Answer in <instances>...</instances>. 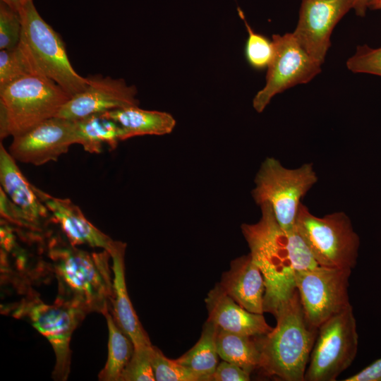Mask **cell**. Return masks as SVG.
<instances>
[{"label": "cell", "instance_id": "1", "mask_svg": "<svg viewBox=\"0 0 381 381\" xmlns=\"http://www.w3.org/2000/svg\"><path fill=\"white\" fill-rule=\"evenodd\" d=\"M260 207V220L255 224H243L241 228L252 259L264 278V313L275 316L296 289V272L320 265L296 226L284 230L269 204Z\"/></svg>", "mask_w": 381, "mask_h": 381}, {"label": "cell", "instance_id": "2", "mask_svg": "<svg viewBox=\"0 0 381 381\" xmlns=\"http://www.w3.org/2000/svg\"><path fill=\"white\" fill-rule=\"evenodd\" d=\"M277 325L255 337L260 351L258 369L263 375L284 381H304L318 334L306 321L297 289L279 308Z\"/></svg>", "mask_w": 381, "mask_h": 381}, {"label": "cell", "instance_id": "3", "mask_svg": "<svg viewBox=\"0 0 381 381\" xmlns=\"http://www.w3.org/2000/svg\"><path fill=\"white\" fill-rule=\"evenodd\" d=\"M49 257L58 283L59 298L86 313H102L111 306L113 271L107 250L89 253L72 245L53 246Z\"/></svg>", "mask_w": 381, "mask_h": 381}, {"label": "cell", "instance_id": "4", "mask_svg": "<svg viewBox=\"0 0 381 381\" xmlns=\"http://www.w3.org/2000/svg\"><path fill=\"white\" fill-rule=\"evenodd\" d=\"M19 13L22 32L18 47L30 74L52 80L71 97L83 91L88 78L73 68L61 37L41 17L33 0Z\"/></svg>", "mask_w": 381, "mask_h": 381}, {"label": "cell", "instance_id": "5", "mask_svg": "<svg viewBox=\"0 0 381 381\" xmlns=\"http://www.w3.org/2000/svg\"><path fill=\"white\" fill-rule=\"evenodd\" d=\"M52 80L28 75L0 90V138L22 134L56 116L71 98Z\"/></svg>", "mask_w": 381, "mask_h": 381}, {"label": "cell", "instance_id": "6", "mask_svg": "<svg viewBox=\"0 0 381 381\" xmlns=\"http://www.w3.org/2000/svg\"><path fill=\"white\" fill-rule=\"evenodd\" d=\"M7 311L16 318L29 322L48 340L56 358L53 378L66 380L71 369V337L87 313L59 298L48 304L36 295L23 298Z\"/></svg>", "mask_w": 381, "mask_h": 381}, {"label": "cell", "instance_id": "7", "mask_svg": "<svg viewBox=\"0 0 381 381\" xmlns=\"http://www.w3.org/2000/svg\"><path fill=\"white\" fill-rule=\"evenodd\" d=\"M317 181L311 163L288 169L267 157L255 176L252 196L258 205L269 204L280 226L288 231L296 226L301 199Z\"/></svg>", "mask_w": 381, "mask_h": 381}, {"label": "cell", "instance_id": "8", "mask_svg": "<svg viewBox=\"0 0 381 381\" xmlns=\"http://www.w3.org/2000/svg\"><path fill=\"white\" fill-rule=\"evenodd\" d=\"M296 226L320 265L351 270L355 267L360 238L344 212L319 217L301 203Z\"/></svg>", "mask_w": 381, "mask_h": 381}, {"label": "cell", "instance_id": "9", "mask_svg": "<svg viewBox=\"0 0 381 381\" xmlns=\"http://www.w3.org/2000/svg\"><path fill=\"white\" fill-rule=\"evenodd\" d=\"M358 335L351 305L318 328L304 381H334L353 362Z\"/></svg>", "mask_w": 381, "mask_h": 381}, {"label": "cell", "instance_id": "10", "mask_svg": "<svg viewBox=\"0 0 381 381\" xmlns=\"http://www.w3.org/2000/svg\"><path fill=\"white\" fill-rule=\"evenodd\" d=\"M351 269L322 265L296 274V286L307 322L314 328L349 305Z\"/></svg>", "mask_w": 381, "mask_h": 381}, {"label": "cell", "instance_id": "11", "mask_svg": "<svg viewBox=\"0 0 381 381\" xmlns=\"http://www.w3.org/2000/svg\"><path fill=\"white\" fill-rule=\"evenodd\" d=\"M272 40L274 55L267 67L266 83L253 99V107L259 113L275 95L295 85L309 83L322 71V65L308 54L292 32L274 34Z\"/></svg>", "mask_w": 381, "mask_h": 381}, {"label": "cell", "instance_id": "12", "mask_svg": "<svg viewBox=\"0 0 381 381\" xmlns=\"http://www.w3.org/2000/svg\"><path fill=\"white\" fill-rule=\"evenodd\" d=\"M73 144L75 121L54 116L13 137L8 152L16 161L40 166L56 161Z\"/></svg>", "mask_w": 381, "mask_h": 381}, {"label": "cell", "instance_id": "13", "mask_svg": "<svg viewBox=\"0 0 381 381\" xmlns=\"http://www.w3.org/2000/svg\"><path fill=\"white\" fill-rule=\"evenodd\" d=\"M356 0H302L292 32L301 47L322 65L330 47L332 31Z\"/></svg>", "mask_w": 381, "mask_h": 381}, {"label": "cell", "instance_id": "14", "mask_svg": "<svg viewBox=\"0 0 381 381\" xmlns=\"http://www.w3.org/2000/svg\"><path fill=\"white\" fill-rule=\"evenodd\" d=\"M86 88L72 96L61 108L56 117L76 121L93 114L131 106H138L137 90L121 78L109 76L87 77Z\"/></svg>", "mask_w": 381, "mask_h": 381}, {"label": "cell", "instance_id": "15", "mask_svg": "<svg viewBox=\"0 0 381 381\" xmlns=\"http://www.w3.org/2000/svg\"><path fill=\"white\" fill-rule=\"evenodd\" d=\"M33 187L72 246L87 245L109 251L114 241L90 223L70 199L55 198Z\"/></svg>", "mask_w": 381, "mask_h": 381}, {"label": "cell", "instance_id": "16", "mask_svg": "<svg viewBox=\"0 0 381 381\" xmlns=\"http://www.w3.org/2000/svg\"><path fill=\"white\" fill-rule=\"evenodd\" d=\"M126 248L125 243L114 241L109 251L113 271L111 310L116 324L131 339L134 348L151 346L150 338L143 327L128 296L125 279Z\"/></svg>", "mask_w": 381, "mask_h": 381}, {"label": "cell", "instance_id": "17", "mask_svg": "<svg viewBox=\"0 0 381 381\" xmlns=\"http://www.w3.org/2000/svg\"><path fill=\"white\" fill-rule=\"evenodd\" d=\"M218 285L246 310L264 313L265 281L250 253L233 260Z\"/></svg>", "mask_w": 381, "mask_h": 381}, {"label": "cell", "instance_id": "18", "mask_svg": "<svg viewBox=\"0 0 381 381\" xmlns=\"http://www.w3.org/2000/svg\"><path fill=\"white\" fill-rule=\"evenodd\" d=\"M208 320L226 331L257 337L269 333L273 327L267 324L263 314L249 312L226 295L218 284L205 298Z\"/></svg>", "mask_w": 381, "mask_h": 381}, {"label": "cell", "instance_id": "19", "mask_svg": "<svg viewBox=\"0 0 381 381\" xmlns=\"http://www.w3.org/2000/svg\"><path fill=\"white\" fill-rule=\"evenodd\" d=\"M1 188L26 216L35 231L41 229L42 222L49 216V210L37 195L33 185L23 175L16 160L1 143Z\"/></svg>", "mask_w": 381, "mask_h": 381}, {"label": "cell", "instance_id": "20", "mask_svg": "<svg viewBox=\"0 0 381 381\" xmlns=\"http://www.w3.org/2000/svg\"><path fill=\"white\" fill-rule=\"evenodd\" d=\"M121 128V140L133 137L170 133L176 126V120L165 111L146 110L131 106L103 112Z\"/></svg>", "mask_w": 381, "mask_h": 381}, {"label": "cell", "instance_id": "21", "mask_svg": "<svg viewBox=\"0 0 381 381\" xmlns=\"http://www.w3.org/2000/svg\"><path fill=\"white\" fill-rule=\"evenodd\" d=\"M75 121L77 144L87 152L99 154L104 145L114 150L122 140L121 126L104 113L93 114Z\"/></svg>", "mask_w": 381, "mask_h": 381}, {"label": "cell", "instance_id": "22", "mask_svg": "<svg viewBox=\"0 0 381 381\" xmlns=\"http://www.w3.org/2000/svg\"><path fill=\"white\" fill-rule=\"evenodd\" d=\"M218 327L207 320L198 342L176 361L190 370L199 381H210L218 365L216 338Z\"/></svg>", "mask_w": 381, "mask_h": 381}, {"label": "cell", "instance_id": "23", "mask_svg": "<svg viewBox=\"0 0 381 381\" xmlns=\"http://www.w3.org/2000/svg\"><path fill=\"white\" fill-rule=\"evenodd\" d=\"M110 309L111 306H109L102 313L105 317L109 332L108 356L104 368L99 373L98 379L101 381H120L134 347L131 339L116 324Z\"/></svg>", "mask_w": 381, "mask_h": 381}, {"label": "cell", "instance_id": "24", "mask_svg": "<svg viewBox=\"0 0 381 381\" xmlns=\"http://www.w3.org/2000/svg\"><path fill=\"white\" fill-rule=\"evenodd\" d=\"M217 350L223 361L237 365L250 373L258 369L260 351L255 337L238 334L218 327Z\"/></svg>", "mask_w": 381, "mask_h": 381}, {"label": "cell", "instance_id": "25", "mask_svg": "<svg viewBox=\"0 0 381 381\" xmlns=\"http://www.w3.org/2000/svg\"><path fill=\"white\" fill-rule=\"evenodd\" d=\"M237 10L248 32L244 49L248 64L255 70L267 68L274 55V44L272 40H270L266 36L256 32L248 24L242 10L240 8Z\"/></svg>", "mask_w": 381, "mask_h": 381}, {"label": "cell", "instance_id": "26", "mask_svg": "<svg viewBox=\"0 0 381 381\" xmlns=\"http://www.w3.org/2000/svg\"><path fill=\"white\" fill-rule=\"evenodd\" d=\"M151 363L156 381H199L190 370L176 359L166 357L157 347L152 345Z\"/></svg>", "mask_w": 381, "mask_h": 381}, {"label": "cell", "instance_id": "27", "mask_svg": "<svg viewBox=\"0 0 381 381\" xmlns=\"http://www.w3.org/2000/svg\"><path fill=\"white\" fill-rule=\"evenodd\" d=\"M152 345L134 348L132 356L125 367L120 381H155L151 363Z\"/></svg>", "mask_w": 381, "mask_h": 381}, {"label": "cell", "instance_id": "28", "mask_svg": "<svg viewBox=\"0 0 381 381\" xmlns=\"http://www.w3.org/2000/svg\"><path fill=\"white\" fill-rule=\"evenodd\" d=\"M28 75L31 74L18 45L0 51V90Z\"/></svg>", "mask_w": 381, "mask_h": 381}, {"label": "cell", "instance_id": "29", "mask_svg": "<svg viewBox=\"0 0 381 381\" xmlns=\"http://www.w3.org/2000/svg\"><path fill=\"white\" fill-rule=\"evenodd\" d=\"M22 22L19 12L0 1V49L16 47L20 40Z\"/></svg>", "mask_w": 381, "mask_h": 381}, {"label": "cell", "instance_id": "30", "mask_svg": "<svg viewBox=\"0 0 381 381\" xmlns=\"http://www.w3.org/2000/svg\"><path fill=\"white\" fill-rule=\"evenodd\" d=\"M346 66L353 73L381 76V47L358 46L355 53L347 60Z\"/></svg>", "mask_w": 381, "mask_h": 381}, {"label": "cell", "instance_id": "31", "mask_svg": "<svg viewBox=\"0 0 381 381\" xmlns=\"http://www.w3.org/2000/svg\"><path fill=\"white\" fill-rule=\"evenodd\" d=\"M250 373L230 362L223 361L218 363L210 381H248Z\"/></svg>", "mask_w": 381, "mask_h": 381}, {"label": "cell", "instance_id": "32", "mask_svg": "<svg viewBox=\"0 0 381 381\" xmlns=\"http://www.w3.org/2000/svg\"><path fill=\"white\" fill-rule=\"evenodd\" d=\"M344 381H381V358Z\"/></svg>", "mask_w": 381, "mask_h": 381}, {"label": "cell", "instance_id": "33", "mask_svg": "<svg viewBox=\"0 0 381 381\" xmlns=\"http://www.w3.org/2000/svg\"><path fill=\"white\" fill-rule=\"evenodd\" d=\"M370 0H356L353 9L358 16H364L368 8Z\"/></svg>", "mask_w": 381, "mask_h": 381}, {"label": "cell", "instance_id": "34", "mask_svg": "<svg viewBox=\"0 0 381 381\" xmlns=\"http://www.w3.org/2000/svg\"><path fill=\"white\" fill-rule=\"evenodd\" d=\"M11 8L19 12L20 9L30 1L32 0H1Z\"/></svg>", "mask_w": 381, "mask_h": 381}, {"label": "cell", "instance_id": "35", "mask_svg": "<svg viewBox=\"0 0 381 381\" xmlns=\"http://www.w3.org/2000/svg\"><path fill=\"white\" fill-rule=\"evenodd\" d=\"M368 8L373 10L381 9V0H370Z\"/></svg>", "mask_w": 381, "mask_h": 381}]
</instances>
